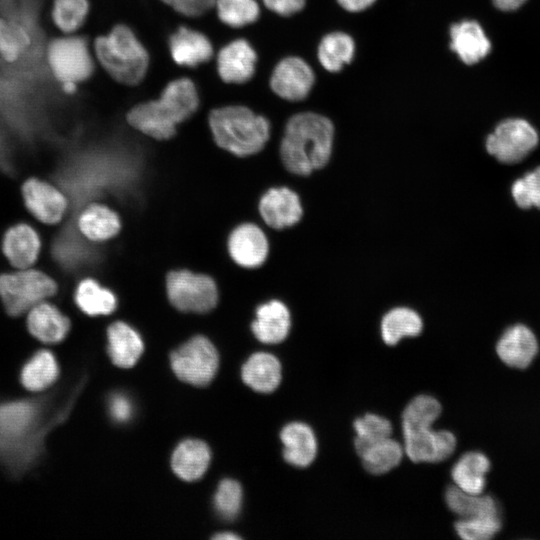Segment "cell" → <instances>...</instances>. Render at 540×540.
I'll return each instance as SVG.
<instances>
[{"label": "cell", "mask_w": 540, "mask_h": 540, "mask_svg": "<svg viewBox=\"0 0 540 540\" xmlns=\"http://www.w3.org/2000/svg\"><path fill=\"white\" fill-rule=\"evenodd\" d=\"M282 132L279 155L289 173L306 177L329 162L334 126L327 117L314 112L297 113L287 120Z\"/></svg>", "instance_id": "1"}, {"label": "cell", "mask_w": 540, "mask_h": 540, "mask_svg": "<svg viewBox=\"0 0 540 540\" xmlns=\"http://www.w3.org/2000/svg\"><path fill=\"white\" fill-rule=\"evenodd\" d=\"M199 98L194 83L181 78L169 83L158 100L140 103L126 114L127 124L158 141L172 138L177 127L196 113Z\"/></svg>", "instance_id": "2"}, {"label": "cell", "mask_w": 540, "mask_h": 540, "mask_svg": "<svg viewBox=\"0 0 540 540\" xmlns=\"http://www.w3.org/2000/svg\"><path fill=\"white\" fill-rule=\"evenodd\" d=\"M44 423L39 401L19 400L0 404V459L22 469L38 453Z\"/></svg>", "instance_id": "3"}, {"label": "cell", "mask_w": 540, "mask_h": 540, "mask_svg": "<svg viewBox=\"0 0 540 540\" xmlns=\"http://www.w3.org/2000/svg\"><path fill=\"white\" fill-rule=\"evenodd\" d=\"M207 120L216 145L238 157L258 153L271 137L270 120L245 106L215 108Z\"/></svg>", "instance_id": "4"}, {"label": "cell", "mask_w": 540, "mask_h": 540, "mask_svg": "<svg viewBox=\"0 0 540 540\" xmlns=\"http://www.w3.org/2000/svg\"><path fill=\"white\" fill-rule=\"evenodd\" d=\"M96 56L104 69L118 82L137 85L144 78L149 57L131 29L115 26L95 41Z\"/></svg>", "instance_id": "5"}, {"label": "cell", "mask_w": 540, "mask_h": 540, "mask_svg": "<svg viewBox=\"0 0 540 540\" xmlns=\"http://www.w3.org/2000/svg\"><path fill=\"white\" fill-rule=\"evenodd\" d=\"M57 291V282L35 266L0 273V300L13 318L24 317L36 304L52 299Z\"/></svg>", "instance_id": "6"}, {"label": "cell", "mask_w": 540, "mask_h": 540, "mask_svg": "<svg viewBox=\"0 0 540 540\" xmlns=\"http://www.w3.org/2000/svg\"><path fill=\"white\" fill-rule=\"evenodd\" d=\"M166 291L170 304L179 312L206 314L218 303L215 280L188 269L171 270L166 275Z\"/></svg>", "instance_id": "7"}, {"label": "cell", "mask_w": 540, "mask_h": 540, "mask_svg": "<svg viewBox=\"0 0 540 540\" xmlns=\"http://www.w3.org/2000/svg\"><path fill=\"white\" fill-rule=\"evenodd\" d=\"M170 362L173 372L181 381L206 386L217 372L219 355L208 337L196 334L170 354Z\"/></svg>", "instance_id": "8"}, {"label": "cell", "mask_w": 540, "mask_h": 540, "mask_svg": "<svg viewBox=\"0 0 540 540\" xmlns=\"http://www.w3.org/2000/svg\"><path fill=\"white\" fill-rule=\"evenodd\" d=\"M47 62L53 76L70 89L88 79L94 68L86 41L75 36L52 40L47 47Z\"/></svg>", "instance_id": "9"}, {"label": "cell", "mask_w": 540, "mask_h": 540, "mask_svg": "<svg viewBox=\"0 0 540 540\" xmlns=\"http://www.w3.org/2000/svg\"><path fill=\"white\" fill-rule=\"evenodd\" d=\"M538 141L536 130L527 121L507 119L487 137L486 150L502 163L515 164L528 156Z\"/></svg>", "instance_id": "10"}, {"label": "cell", "mask_w": 540, "mask_h": 540, "mask_svg": "<svg viewBox=\"0 0 540 540\" xmlns=\"http://www.w3.org/2000/svg\"><path fill=\"white\" fill-rule=\"evenodd\" d=\"M24 205L30 215L45 225H56L66 217L70 203L66 194L54 183L31 176L21 185Z\"/></svg>", "instance_id": "11"}, {"label": "cell", "mask_w": 540, "mask_h": 540, "mask_svg": "<svg viewBox=\"0 0 540 540\" xmlns=\"http://www.w3.org/2000/svg\"><path fill=\"white\" fill-rule=\"evenodd\" d=\"M428 424H402L404 452L414 463H438L455 451L456 438L448 430L434 431Z\"/></svg>", "instance_id": "12"}, {"label": "cell", "mask_w": 540, "mask_h": 540, "mask_svg": "<svg viewBox=\"0 0 540 540\" xmlns=\"http://www.w3.org/2000/svg\"><path fill=\"white\" fill-rule=\"evenodd\" d=\"M258 210L264 223L275 230L293 227L304 216L300 195L288 186L269 188L261 196Z\"/></svg>", "instance_id": "13"}, {"label": "cell", "mask_w": 540, "mask_h": 540, "mask_svg": "<svg viewBox=\"0 0 540 540\" xmlns=\"http://www.w3.org/2000/svg\"><path fill=\"white\" fill-rule=\"evenodd\" d=\"M28 333L45 344L62 342L70 333L72 321L57 304L51 300L33 306L25 315Z\"/></svg>", "instance_id": "14"}, {"label": "cell", "mask_w": 540, "mask_h": 540, "mask_svg": "<svg viewBox=\"0 0 540 540\" xmlns=\"http://www.w3.org/2000/svg\"><path fill=\"white\" fill-rule=\"evenodd\" d=\"M42 247L38 230L28 222H17L6 229L1 250L13 269L35 266Z\"/></svg>", "instance_id": "15"}, {"label": "cell", "mask_w": 540, "mask_h": 540, "mask_svg": "<svg viewBox=\"0 0 540 540\" xmlns=\"http://www.w3.org/2000/svg\"><path fill=\"white\" fill-rule=\"evenodd\" d=\"M227 248L236 264L245 268H255L266 260L269 243L264 231L258 225L244 222L230 232Z\"/></svg>", "instance_id": "16"}, {"label": "cell", "mask_w": 540, "mask_h": 540, "mask_svg": "<svg viewBox=\"0 0 540 540\" xmlns=\"http://www.w3.org/2000/svg\"><path fill=\"white\" fill-rule=\"evenodd\" d=\"M314 73L301 58L288 57L275 67L270 86L281 98L288 101L303 100L312 89Z\"/></svg>", "instance_id": "17"}, {"label": "cell", "mask_w": 540, "mask_h": 540, "mask_svg": "<svg viewBox=\"0 0 540 540\" xmlns=\"http://www.w3.org/2000/svg\"><path fill=\"white\" fill-rule=\"evenodd\" d=\"M291 317L290 309L283 301L271 299L257 306L250 330L259 342L278 344L289 335Z\"/></svg>", "instance_id": "18"}, {"label": "cell", "mask_w": 540, "mask_h": 540, "mask_svg": "<svg viewBox=\"0 0 540 540\" xmlns=\"http://www.w3.org/2000/svg\"><path fill=\"white\" fill-rule=\"evenodd\" d=\"M78 231L92 242H105L115 237L121 228L118 213L101 202H90L75 216Z\"/></svg>", "instance_id": "19"}, {"label": "cell", "mask_w": 540, "mask_h": 540, "mask_svg": "<svg viewBox=\"0 0 540 540\" xmlns=\"http://www.w3.org/2000/svg\"><path fill=\"white\" fill-rule=\"evenodd\" d=\"M105 333L112 362L121 368L134 366L144 351L140 332L123 320H114L107 325Z\"/></svg>", "instance_id": "20"}, {"label": "cell", "mask_w": 540, "mask_h": 540, "mask_svg": "<svg viewBox=\"0 0 540 540\" xmlns=\"http://www.w3.org/2000/svg\"><path fill=\"white\" fill-rule=\"evenodd\" d=\"M256 60V53L246 40H235L219 52V75L227 83H245L255 72Z\"/></svg>", "instance_id": "21"}, {"label": "cell", "mask_w": 540, "mask_h": 540, "mask_svg": "<svg viewBox=\"0 0 540 540\" xmlns=\"http://www.w3.org/2000/svg\"><path fill=\"white\" fill-rule=\"evenodd\" d=\"M496 351L499 358L508 366L526 368L538 352V342L528 327L517 324L503 333Z\"/></svg>", "instance_id": "22"}, {"label": "cell", "mask_w": 540, "mask_h": 540, "mask_svg": "<svg viewBox=\"0 0 540 540\" xmlns=\"http://www.w3.org/2000/svg\"><path fill=\"white\" fill-rule=\"evenodd\" d=\"M450 38V48L468 65L486 57L491 48L481 26L472 20L453 24L450 27Z\"/></svg>", "instance_id": "23"}, {"label": "cell", "mask_w": 540, "mask_h": 540, "mask_svg": "<svg viewBox=\"0 0 540 540\" xmlns=\"http://www.w3.org/2000/svg\"><path fill=\"white\" fill-rule=\"evenodd\" d=\"M284 459L296 467H307L317 455V440L313 430L305 423L292 422L281 431Z\"/></svg>", "instance_id": "24"}, {"label": "cell", "mask_w": 540, "mask_h": 540, "mask_svg": "<svg viewBox=\"0 0 540 540\" xmlns=\"http://www.w3.org/2000/svg\"><path fill=\"white\" fill-rule=\"evenodd\" d=\"M74 302L83 314L90 317L109 316L117 308L116 295L92 277L78 281Z\"/></svg>", "instance_id": "25"}, {"label": "cell", "mask_w": 540, "mask_h": 540, "mask_svg": "<svg viewBox=\"0 0 540 540\" xmlns=\"http://www.w3.org/2000/svg\"><path fill=\"white\" fill-rule=\"evenodd\" d=\"M169 47L173 60L189 67L208 61L213 54L207 37L186 27H181L170 37Z\"/></svg>", "instance_id": "26"}, {"label": "cell", "mask_w": 540, "mask_h": 540, "mask_svg": "<svg viewBox=\"0 0 540 540\" xmlns=\"http://www.w3.org/2000/svg\"><path fill=\"white\" fill-rule=\"evenodd\" d=\"M211 454L206 443L196 439L181 442L175 449L171 465L175 474L185 481H195L206 472Z\"/></svg>", "instance_id": "27"}, {"label": "cell", "mask_w": 540, "mask_h": 540, "mask_svg": "<svg viewBox=\"0 0 540 540\" xmlns=\"http://www.w3.org/2000/svg\"><path fill=\"white\" fill-rule=\"evenodd\" d=\"M242 379L253 390L270 393L280 384L281 364L270 353H255L243 365Z\"/></svg>", "instance_id": "28"}, {"label": "cell", "mask_w": 540, "mask_h": 540, "mask_svg": "<svg viewBox=\"0 0 540 540\" xmlns=\"http://www.w3.org/2000/svg\"><path fill=\"white\" fill-rule=\"evenodd\" d=\"M489 468V459L483 453L468 452L453 466L451 476L455 486L464 492L482 494Z\"/></svg>", "instance_id": "29"}, {"label": "cell", "mask_w": 540, "mask_h": 540, "mask_svg": "<svg viewBox=\"0 0 540 540\" xmlns=\"http://www.w3.org/2000/svg\"><path fill=\"white\" fill-rule=\"evenodd\" d=\"M380 328L383 341L393 346L404 337L418 336L422 332L423 321L415 310L396 307L383 316Z\"/></svg>", "instance_id": "30"}, {"label": "cell", "mask_w": 540, "mask_h": 540, "mask_svg": "<svg viewBox=\"0 0 540 540\" xmlns=\"http://www.w3.org/2000/svg\"><path fill=\"white\" fill-rule=\"evenodd\" d=\"M445 500L449 509L460 519L499 515L497 504L491 496L470 494L455 485L448 487Z\"/></svg>", "instance_id": "31"}, {"label": "cell", "mask_w": 540, "mask_h": 540, "mask_svg": "<svg viewBox=\"0 0 540 540\" xmlns=\"http://www.w3.org/2000/svg\"><path fill=\"white\" fill-rule=\"evenodd\" d=\"M58 365L48 350L38 351L23 367L21 383L29 391L38 392L48 388L57 379Z\"/></svg>", "instance_id": "32"}, {"label": "cell", "mask_w": 540, "mask_h": 540, "mask_svg": "<svg viewBox=\"0 0 540 540\" xmlns=\"http://www.w3.org/2000/svg\"><path fill=\"white\" fill-rule=\"evenodd\" d=\"M355 44L351 36L333 32L324 36L318 46V59L330 72L340 71L354 56Z\"/></svg>", "instance_id": "33"}, {"label": "cell", "mask_w": 540, "mask_h": 540, "mask_svg": "<svg viewBox=\"0 0 540 540\" xmlns=\"http://www.w3.org/2000/svg\"><path fill=\"white\" fill-rule=\"evenodd\" d=\"M403 454V446L392 437H389L371 445L359 456L362 459L364 468L369 473L381 475L398 466Z\"/></svg>", "instance_id": "34"}, {"label": "cell", "mask_w": 540, "mask_h": 540, "mask_svg": "<svg viewBox=\"0 0 540 540\" xmlns=\"http://www.w3.org/2000/svg\"><path fill=\"white\" fill-rule=\"evenodd\" d=\"M28 28L15 20L0 17V56L7 62L17 60L30 46Z\"/></svg>", "instance_id": "35"}, {"label": "cell", "mask_w": 540, "mask_h": 540, "mask_svg": "<svg viewBox=\"0 0 540 540\" xmlns=\"http://www.w3.org/2000/svg\"><path fill=\"white\" fill-rule=\"evenodd\" d=\"M353 427L356 432L354 446L358 455L371 445L391 437L393 431L388 419L373 413L357 418Z\"/></svg>", "instance_id": "36"}, {"label": "cell", "mask_w": 540, "mask_h": 540, "mask_svg": "<svg viewBox=\"0 0 540 540\" xmlns=\"http://www.w3.org/2000/svg\"><path fill=\"white\" fill-rule=\"evenodd\" d=\"M88 9L87 0H53L52 20L62 32L72 33L83 24Z\"/></svg>", "instance_id": "37"}, {"label": "cell", "mask_w": 540, "mask_h": 540, "mask_svg": "<svg viewBox=\"0 0 540 540\" xmlns=\"http://www.w3.org/2000/svg\"><path fill=\"white\" fill-rule=\"evenodd\" d=\"M218 16L231 27H242L257 20L259 7L254 0H216Z\"/></svg>", "instance_id": "38"}, {"label": "cell", "mask_w": 540, "mask_h": 540, "mask_svg": "<svg viewBox=\"0 0 540 540\" xmlns=\"http://www.w3.org/2000/svg\"><path fill=\"white\" fill-rule=\"evenodd\" d=\"M458 536L464 540H488L501 529V520L497 516H483L459 519L455 523Z\"/></svg>", "instance_id": "39"}, {"label": "cell", "mask_w": 540, "mask_h": 540, "mask_svg": "<svg viewBox=\"0 0 540 540\" xmlns=\"http://www.w3.org/2000/svg\"><path fill=\"white\" fill-rule=\"evenodd\" d=\"M511 193L520 208H540V166L517 179Z\"/></svg>", "instance_id": "40"}, {"label": "cell", "mask_w": 540, "mask_h": 540, "mask_svg": "<svg viewBox=\"0 0 540 540\" xmlns=\"http://www.w3.org/2000/svg\"><path fill=\"white\" fill-rule=\"evenodd\" d=\"M215 508L226 520L234 519L241 508L242 489L238 482L225 479L221 481L215 494Z\"/></svg>", "instance_id": "41"}, {"label": "cell", "mask_w": 540, "mask_h": 540, "mask_svg": "<svg viewBox=\"0 0 540 540\" xmlns=\"http://www.w3.org/2000/svg\"><path fill=\"white\" fill-rule=\"evenodd\" d=\"M186 16H199L208 11L216 0H161Z\"/></svg>", "instance_id": "42"}, {"label": "cell", "mask_w": 540, "mask_h": 540, "mask_svg": "<svg viewBox=\"0 0 540 540\" xmlns=\"http://www.w3.org/2000/svg\"><path fill=\"white\" fill-rule=\"evenodd\" d=\"M264 3L277 14L290 16L302 10L305 0H264Z\"/></svg>", "instance_id": "43"}, {"label": "cell", "mask_w": 540, "mask_h": 540, "mask_svg": "<svg viewBox=\"0 0 540 540\" xmlns=\"http://www.w3.org/2000/svg\"><path fill=\"white\" fill-rule=\"evenodd\" d=\"M110 412L115 420L126 421L132 413L131 402L123 395H115L110 401Z\"/></svg>", "instance_id": "44"}, {"label": "cell", "mask_w": 540, "mask_h": 540, "mask_svg": "<svg viewBox=\"0 0 540 540\" xmlns=\"http://www.w3.org/2000/svg\"><path fill=\"white\" fill-rule=\"evenodd\" d=\"M342 8L350 12H359L371 6L375 0H337Z\"/></svg>", "instance_id": "45"}, {"label": "cell", "mask_w": 540, "mask_h": 540, "mask_svg": "<svg viewBox=\"0 0 540 540\" xmlns=\"http://www.w3.org/2000/svg\"><path fill=\"white\" fill-rule=\"evenodd\" d=\"M493 4L502 11H512L519 8L526 0H492Z\"/></svg>", "instance_id": "46"}, {"label": "cell", "mask_w": 540, "mask_h": 540, "mask_svg": "<svg viewBox=\"0 0 540 540\" xmlns=\"http://www.w3.org/2000/svg\"><path fill=\"white\" fill-rule=\"evenodd\" d=\"M214 538L222 539V540H225V539L234 540V539H239V536L231 534V533H225V534L221 533V534L216 535Z\"/></svg>", "instance_id": "47"}]
</instances>
